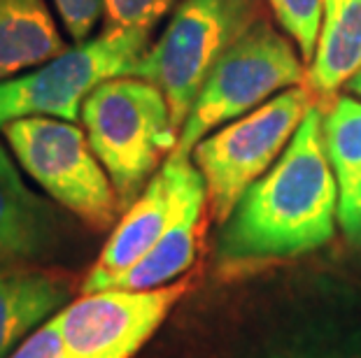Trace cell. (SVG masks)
<instances>
[{"label": "cell", "instance_id": "cell-13", "mask_svg": "<svg viewBox=\"0 0 361 358\" xmlns=\"http://www.w3.org/2000/svg\"><path fill=\"white\" fill-rule=\"evenodd\" d=\"M324 144L338 184V224L361 245V101L338 96L326 105Z\"/></svg>", "mask_w": 361, "mask_h": 358}, {"label": "cell", "instance_id": "cell-5", "mask_svg": "<svg viewBox=\"0 0 361 358\" xmlns=\"http://www.w3.org/2000/svg\"><path fill=\"white\" fill-rule=\"evenodd\" d=\"M14 161L59 207L91 231H107L124 215L117 191L84 128L54 117H24L3 128Z\"/></svg>", "mask_w": 361, "mask_h": 358}, {"label": "cell", "instance_id": "cell-15", "mask_svg": "<svg viewBox=\"0 0 361 358\" xmlns=\"http://www.w3.org/2000/svg\"><path fill=\"white\" fill-rule=\"evenodd\" d=\"M361 70V0H324L319 42L308 68V87L334 96Z\"/></svg>", "mask_w": 361, "mask_h": 358}, {"label": "cell", "instance_id": "cell-11", "mask_svg": "<svg viewBox=\"0 0 361 358\" xmlns=\"http://www.w3.org/2000/svg\"><path fill=\"white\" fill-rule=\"evenodd\" d=\"M207 217V191L203 174L196 172L191 177L180 210L173 224L166 228L161 240L137 261L128 272H124L112 288H128V291H145V288L168 286L182 279L191 265L196 263L198 249H201Z\"/></svg>", "mask_w": 361, "mask_h": 358}, {"label": "cell", "instance_id": "cell-7", "mask_svg": "<svg viewBox=\"0 0 361 358\" xmlns=\"http://www.w3.org/2000/svg\"><path fill=\"white\" fill-rule=\"evenodd\" d=\"M152 30L103 28L47 63L0 79V131L24 117L78 121L98 84L133 70L149 49Z\"/></svg>", "mask_w": 361, "mask_h": 358}, {"label": "cell", "instance_id": "cell-9", "mask_svg": "<svg viewBox=\"0 0 361 358\" xmlns=\"http://www.w3.org/2000/svg\"><path fill=\"white\" fill-rule=\"evenodd\" d=\"M198 167L182 151H171L159 172L142 188L133 205H128L112 228L103 251L82 281V293H96L112 288L124 272H128L147 251L161 240L173 224L191 177Z\"/></svg>", "mask_w": 361, "mask_h": 358}, {"label": "cell", "instance_id": "cell-1", "mask_svg": "<svg viewBox=\"0 0 361 358\" xmlns=\"http://www.w3.org/2000/svg\"><path fill=\"white\" fill-rule=\"evenodd\" d=\"M338 184L324 144V105L305 114L264 177L238 200L219 228L217 263L226 275L291 261L331 242Z\"/></svg>", "mask_w": 361, "mask_h": 358}, {"label": "cell", "instance_id": "cell-21", "mask_svg": "<svg viewBox=\"0 0 361 358\" xmlns=\"http://www.w3.org/2000/svg\"><path fill=\"white\" fill-rule=\"evenodd\" d=\"M319 358H361V356H348V354H334V356H319Z\"/></svg>", "mask_w": 361, "mask_h": 358}, {"label": "cell", "instance_id": "cell-4", "mask_svg": "<svg viewBox=\"0 0 361 358\" xmlns=\"http://www.w3.org/2000/svg\"><path fill=\"white\" fill-rule=\"evenodd\" d=\"M322 98L308 87L284 89L271 101L205 135L191 151L203 174L210 219L217 226L231 217L238 200L271 170L294 138L301 121Z\"/></svg>", "mask_w": 361, "mask_h": 358}, {"label": "cell", "instance_id": "cell-6", "mask_svg": "<svg viewBox=\"0 0 361 358\" xmlns=\"http://www.w3.org/2000/svg\"><path fill=\"white\" fill-rule=\"evenodd\" d=\"M308 79L296 42L264 19L217 60L184 121L175 151L189 154L217 131L278 94Z\"/></svg>", "mask_w": 361, "mask_h": 358}, {"label": "cell", "instance_id": "cell-16", "mask_svg": "<svg viewBox=\"0 0 361 358\" xmlns=\"http://www.w3.org/2000/svg\"><path fill=\"white\" fill-rule=\"evenodd\" d=\"M278 19L280 28L296 42L298 51L310 63L319 42L324 0H266Z\"/></svg>", "mask_w": 361, "mask_h": 358}, {"label": "cell", "instance_id": "cell-2", "mask_svg": "<svg viewBox=\"0 0 361 358\" xmlns=\"http://www.w3.org/2000/svg\"><path fill=\"white\" fill-rule=\"evenodd\" d=\"M80 119L126 210L178 147L168 98L149 79L121 75L91 91Z\"/></svg>", "mask_w": 361, "mask_h": 358}, {"label": "cell", "instance_id": "cell-8", "mask_svg": "<svg viewBox=\"0 0 361 358\" xmlns=\"http://www.w3.org/2000/svg\"><path fill=\"white\" fill-rule=\"evenodd\" d=\"M189 288L191 279L182 277L145 291L82 293L56 314L66 358H133Z\"/></svg>", "mask_w": 361, "mask_h": 358}, {"label": "cell", "instance_id": "cell-12", "mask_svg": "<svg viewBox=\"0 0 361 358\" xmlns=\"http://www.w3.org/2000/svg\"><path fill=\"white\" fill-rule=\"evenodd\" d=\"M73 298V277L63 270H0V358H7L33 331L56 317Z\"/></svg>", "mask_w": 361, "mask_h": 358}, {"label": "cell", "instance_id": "cell-14", "mask_svg": "<svg viewBox=\"0 0 361 358\" xmlns=\"http://www.w3.org/2000/svg\"><path fill=\"white\" fill-rule=\"evenodd\" d=\"M47 0H0V79L68 51Z\"/></svg>", "mask_w": 361, "mask_h": 358}, {"label": "cell", "instance_id": "cell-18", "mask_svg": "<svg viewBox=\"0 0 361 358\" xmlns=\"http://www.w3.org/2000/svg\"><path fill=\"white\" fill-rule=\"evenodd\" d=\"M51 3L75 44L89 40L98 21L105 19V0H51Z\"/></svg>", "mask_w": 361, "mask_h": 358}, {"label": "cell", "instance_id": "cell-3", "mask_svg": "<svg viewBox=\"0 0 361 358\" xmlns=\"http://www.w3.org/2000/svg\"><path fill=\"white\" fill-rule=\"evenodd\" d=\"M266 0H180L173 17L133 70L164 91L182 131L217 60L266 19Z\"/></svg>", "mask_w": 361, "mask_h": 358}, {"label": "cell", "instance_id": "cell-19", "mask_svg": "<svg viewBox=\"0 0 361 358\" xmlns=\"http://www.w3.org/2000/svg\"><path fill=\"white\" fill-rule=\"evenodd\" d=\"M7 358H66L63 338H61L56 317L33 331Z\"/></svg>", "mask_w": 361, "mask_h": 358}, {"label": "cell", "instance_id": "cell-10", "mask_svg": "<svg viewBox=\"0 0 361 358\" xmlns=\"http://www.w3.org/2000/svg\"><path fill=\"white\" fill-rule=\"evenodd\" d=\"M63 245V217L26 186L0 142V270L33 268L56 258Z\"/></svg>", "mask_w": 361, "mask_h": 358}, {"label": "cell", "instance_id": "cell-17", "mask_svg": "<svg viewBox=\"0 0 361 358\" xmlns=\"http://www.w3.org/2000/svg\"><path fill=\"white\" fill-rule=\"evenodd\" d=\"M178 0H105L103 28H145L152 30L171 12Z\"/></svg>", "mask_w": 361, "mask_h": 358}, {"label": "cell", "instance_id": "cell-20", "mask_svg": "<svg viewBox=\"0 0 361 358\" xmlns=\"http://www.w3.org/2000/svg\"><path fill=\"white\" fill-rule=\"evenodd\" d=\"M345 87H348V91H352V94L355 96H359L361 98V70L355 75V77H352L348 84H345Z\"/></svg>", "mask_w": 361, "mask_h": 358}]
</instances>
